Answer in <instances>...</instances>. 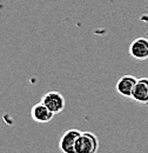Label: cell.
<instances>
[{
	"instance_id": "obj_2",
	"label": "cell",
	"mask_w": 148,
	"mask_h": 153,
	"mask_svg": "<svg viewBox=\"0 0 148 153\" xmlns=\"http://www.w3.org/2000/svg\"><path fill=\"white\" fill-rule=\"evenodd\" d=\"M41 102H44L50 108V111H52L54 114L62 112L64 108H65V105H66L64 96L60 92H56V91L47 92L41 98Z\"/></svg>"
},
{
	"instance_id": "obj_3",
	"label": "cell",
	"mask_w": 148,
	"mask_h": 153,
	"mask_svg": "<svg viewBox=\"0 0 148 153\" xmlns=\"http://www.w3.org/2000/svg\"><path fill=\"white\" fill-rule=\"evenodd\" d=\"M81 131L76 128H71L61 135L59 141V150L62 153H75L76 140L80 137Z\"/></svg>"
},
{
	"instance_id": "obj_6",
	"label": "cell",
	"mask_w": 148,
	"mask_h": 153,
	"mask_svg": "<svg viewBox=\"0 0 148 153\" xmlns=\"http://www.w3.org/2000/svg\"><path fill=\"white\" fill-rule=\"evenodd\" d=\"M136 81L138 79L134 76L127 74V76H121L115 85V90L120 96L125 97V98H132V93H133Z\"/></svg>"
},
{
	"instance_id": "obj_7",
	"label": "cell",
	"mask_w": 148,
	"mask_h": 153,
	"mask_svg": "<svg viewBox=\"0 0 148 153\" xmlns=\"http://www.w3.org/2000/svg\"><path fill=\"white\" fill-rule=\"evenodd\" d=\"M132 99L139 104L148 105V78L138 79L132 93Z\"/></svg>"
},
{
	"instance_id": "obj_1",
	"label": "cell",
	"mask_w": 148,
	"mask_h": 153,
	"mask_svg": "<svg viewBox=\"0 0 148 153\" xmlns=\"http://www.w3.org/2000/svg\"><path fill=\"white\" fill-rule=\"evenodd\" d=\"M99 139L92 132H81L76 140L75 153H98Z\"/></svg>"
},
{
	"instance_id": "obj_5",
	"label": "cell",
	"mask_w": 148,
	"mask_h": 153,
	"mask_svg": "<svg viewBox=\"0 0 148 153\" xmlns=\"http://www.w3.org/2000/svg\"><path fill=\"white\" fill-rule=\"evenodd\" d=\"M31 117L37 123L46 124V123H50L54 118V113L52 111H50V108L44 102L40 101V102L36 104L32 107V110H31Z\"/></svg>"
},
{
	"instance_id": "obj_4",
	"label": "cell",
	"mask_w": 148,
	"mask_h": 153,
	"mask_svg": "<svg viewBox=\"0 0 148 153\" xmlns=\"http://www.w3.org/2000/svg\"><path fill=\"white\" fill-rule=\"evenodd\" d=\"M130 54L136 60H146L148 59V39L136 38L130 45Z\"/></svg>"
}]
</instances>
